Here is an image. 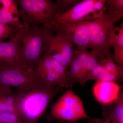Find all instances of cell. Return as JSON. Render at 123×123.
Returning a JSON list of instances; mask_svg holds the SVG:
<instances>
[{
    "label": "cell",
    "instance_id": "24",
    "mask_svg": "<svg viewBox=\"0 0 123 123\" xmlns=\"http://www.w3.org/2000/svg\"><path fill=\"white\" fill-rule=\"evenodd\" d=\"M103 64L101 62L98 64L91 72L87 74L85 80V83L89 80H96L97 78L105 71Z\"/></svg>",
    "mask_w": 123,
    "mask_h": 123
},
{
    "label": "cell",
    "instance_id": "26",
    "mask_svg": "<svg viewBox=\"0 0 123 123\" xmlns=\"http://www.w3.org/2000/svg\"><path fill=\"white\" fill-rule=\"evenodd\" d=\"M111 56L119 67L123 69V48L118 49L114 50Z\"/></svg>",
    "mask_w": 123,
    "mask_h": 123
},
{
    "label": "cell",
    "instance_id": "28",
    "mask_svg": "<svg viewBox=\"0 0 123 123\" xmlns=\"http://www.w3.org/2000/svg\"><path fill=\"white\" fill-rule=\"evenodd\" d=\"M111 121L109 119L105 118L95 119L91 118L87 123H110Z\"/></svg>",
    "mask_w": 123,
    "mask_h": 123
},
{
    "label": "cell",
    "instance_id": "29",
    "mask_svg": "<svg viewBox=\"0 0 123 123\" xmlns=\"http://www.w3.org/2000/svg\"><path fill=\"white\" fill-rule=\"evenodd\" d=\"M63 123H76V122H72V121H63Z\"/></svg>",
    "mask_w": 123,
    "mask_h": 123
},
{
    "label": "cell",
    "instance_id": "6",
    "mask_svg": "<svg viewBox=\"0 0 123 123\" xmlns=\"http://www.w3.org/2000/svg\"><path fill=\"white\" fill-rule=\"evenodd\" d=\"M106 0H84L64 13L57 15L53 24L91 21L103 15Z\"/></svg>",
    "mask_w": 123,
    "mask_h": 123
},
{
    "label": "cell",
    "instance_id": "25",
    "mask_svg": "<svg viewBox=\"0 0 123 123\" xmlns=\"http://www.w3.org/2000/svg\"><path fill=\"white\" fill-rule=\"evenodd\" d=\"M90 52L86 50H78L75 51V54L76 55L77 59L79 62L82 68H82L85 65L86 60L88 59L89 55Z\"/></svg>",
    "mask_w": 123,
    "mask_h": 123
},
{
    "label": "cell",
    "instance_id": "19",
    "mask_svg": "<svg viewBox=\"0 0 123 123\" xmlns=\"http://www.w3.org/2000/svg\"><path fill=\"white\" fill-rule=\"evenodd\" d=\"M104 12L110 14L123 13V0H106Z\"/></svg>",
    "mask_w": 123,
    "mask_h": 123
},
{
    "label": "cell",
    "instance_id": "9",
    "mask_svg": "<svg viewBox=\"0 0 123 123\" xmlns=\"http://www.w3.org/2000/svg\"><path fill=\"white\" fill-rule=\"evenodd\" d=\"M48 52L51 57L63 66L66 72L70 66L75 51L73 44L61 37L55 35L53 31L49 35L43 52Z\"/></svg>",
    "mask_w": 123,
    "mask_h": 123
},
{
    "label": "cell",
    "instance_id": "31",
    "mask_svg": "<svg viewBox=\"0 0 123 123\" xmlns=\"http://www.w3.org/2000/svg\"><path fill=\"white\" fill-rule=\"evenodd\" d=\"M60 123H63V121H61Z\"/></svg>",
    "mask_w": 123,
    "mask_h": 123
},
{
    "label": "cell",
    "instance_id": "14",
    "mask_svg": "<svg viewBox=\"0 0 123 123\" xmlns=\"http://www.w3.org/2000/svg\"><path fill=\"white\" fill-rule=\"evenodd\" d=\"M69 69L66 72L70 88H72L74 84L79 83L82 74V68L77 59L74 52L72 60L69 66Z\"/></svg>",
    "mask_w": 123,
    "mask_h": 123
},
{
    "label": "cell",
    "instance_id": "2",
    "mask_svg": "<svg viewBox=\"0 0 123 123\" xmlns=\"http://www.w3.org/2000/svg\"><path fill=\"white\" fill-rule=\"evenodd\" d=\"M53 27L42 25L23 26L15 35L21 58L27 68L36 70L43 52L45 42Z\"/></svg>",
    "mask_w": 123,
    "mask_h": 123
},
{
    "label": "cell",
    "instance_id": "3",
    "mask_svg": "<svg viewBox=\"0 0 123 123\" xmlns=\"http://www.w3.org/2000/svg\"><path fill=\"white\" fill-rule=\"evenodd\" d=\"M19 14L24 26H46L53 27L57 15L62 14L56 1L51 0H17Z\"/></svg>",
    "mask_w": 123,
    "mask_h": 123
},
{
    "label": "cell",
    "instance_id": "11",
    "mask_svg": "<svg viewBox=\"0 0 123 123\" xmlns=\"http://www.w3.org/2000/svg\"><path fill=\"white\" fill-rule=\"evenodd\" d=\"M1 65L28 68L22 61L20 47L14 37L8 42L0 41V65Z\"/></svg>",
    "mask_w": 123,
    "mask_h": 123
},
{
    "label": "cell",
    "instance_id": "15",
    "mask_svg": "<svg viewBox=\"0 0 123 123\" xmlns=\"http://www.w3.org/2000/svg\"><path fill=\"white\" fill-rule=\"evenodd\" d=\"M0 111L12 112L19 115L15 104V95L13 92H11L0 95Z\"/></svg>",
    "mask_w": 123,
    "mask_h": 123
},
{
    "label": "cell",
    "instance_id": "10",
    "mask_svg": "<svg viewBox=\"0 0 123 123\" xmlns=\"http://www.w3.org/2000/svg\"><path fill=\"white\" fill-rule=\"evenodd\" d=\"M36 71L44 81L56 85L60 88H69L68 80L62 77L51 60L49 53L44 52Z\"/></svg>",
    "mask_w": 123,
    "mask_h": 123
},
{
    "label": "cell",
    "instance_id": "8",
    "mask_svg": "<svg viewBox=\"0 0 123 123\" xmlns=\"http://www.w3.org/2000/svg\"><path fill=\"white\" fill-rule=\"evenodd\" d=\"M43 81L36 70L7 65H0V86L20 88Z\"/></svg>",
    "mask_w": 123,
    "mask_h": 123
},
{
    "label": "cell",
    "instance_id": "32",
    "mask_svg": "<svg viewBox=\"0 0 123 123\" xmlns=\"http://www.w3.org/2000/svg\"></svg>",
    "mask_w": 123,
    "mask_h": 123
},
{
    "label": "cell",
    "instance_id": "18",
    "mask_svg": "<svg viewBox=\"0 0 123 123\" xmlns=\"http://www.w3.org/2000/svg\"><path fill=\"white\" fill-rule=\"evenodd\" d=\"M109 43L114 50L123 48V21L118 26L115 27L110 36Z\"/></svg>",
    "mask_w": 123,
    "mask_h": 123
},
{
    "label": "cell",
    "instance_id": "30",
    "mask_svg": "<svg viewBox=\"0 0 123 123\" xmlns=\"http://www.w3.org/2000/svg\"><path fill=\"white\" fill-rule=\"evenodd\" d=\"M110 123H117L116 121H115V120H112L111 121Z\"/></svg>",
    "mask_w": 123,
    "mask_h": 123
},
{
    "label": "cell",
    "instance_id": "21",
    "mask_svg": "<svg viewBox=\"0 0 123 123\" xmlns=\"http://www.w3.org/2000/svg\"><path fill=\"white\" fill-rule=\"evenodd\" d=\"M123 74L116 73L105 70L99 75L95 81H119L123 79Z\"/></svg>",
    "mask_w": 123,
    "mask_h": 123
},
{
    "label": "cell",
    "instance_id": "12",
    "mask_svg": "<svg viewBox=\"0 0 123 123\" xmlns=\"http://www.w3.org/2000/svg\"><path fill=\"white\" fill-rule=\"evenodd\" d=\"M93 90L97 100L105 106L113 103L120 93L119 86L116 82L112 81H97Z\"/></svg>",
    "mask_w": 123,
    "mask_h": 123
},
{
    "label": "cell",
    "instance_id": "4",
    "mask_svg": "<svg viewBox=\"0 0 123 123\" xmlns=\"http://www.w3.org/2000/svg\"><path fill=\"white\" fill-rule=\"evenodd\" d=\"M123 17V13H104L100 17L89 21L90 48L101 60L111 56L110 36L115 24Z\"/></svg>",
    "mask_w": 123,
    "mask_h": 123
},
{
    "label": "cell",
    "instance_id": "7",
    "mask_svg": "<svg viewBox=\"0 0 123 123\" xmlns=\"http://www.w3.org/2000/svg\"><path fill=\"white\" fill-rule=\"evenodd\" d=\"M89 21L53 24V31L56 35L76 44L78 50H86L90 47Z\"/></svg>",
    "mask_w": 123,
    "mask_h": 123
},
{
    "label": "cell",
    "instance_id": "5",
    "mask_svg": "<svg viewBox=\"0 0 123 123\" xmlns=\"http://www.w3.org/2000/svg\"><path fill=\"white\" fill-rule=\"evenodd\" d=\"M50 116L62 121L76 122L83 119H90L83 103L72 89L68 90L51 106Z\"/></svg>",
    "mask_w": 123,
    "mask_h": 123
},
{
    "label": "cell",
    "instance_id": "22",
    "mask_svg": "<svg viewBox=\"0 0 123 123\" xmlns=\"http://www.w3.org/2000/svg\"><path fill=\"white\" fill-rule=\"evenodd\" d=\"M0 123H23L18 115L0 111Z\"/></svg>",
    "mask_w": 123,
    "mask_h": 123
},
{
    "label": "cell",
    "instance_id": "23",
    "mask_svg": "<svg viewBox=\"0 0 123 123\" xmlns=\"http://www.w3.org/2000/svg\"><path fill=\"white\" fill-rule=\"evenodd\" d=\"M106 71L123 74V69L115 64L111 56H108L101 60Z\"/></svg>",
    "mask_w": 123,
    "mask_h": 123
},
{
    "label": "cell",
    "instance_id": "20",
    "mask_svg": "<svg viewBox=\"0 0 123 123\" xmlns=\"http://www.w3.org/2000/svg\"><path fill=\"white\" fill-rule=\"evenodd\" d=\"M19 31L15 27L0 22V41L2 40L13 38Z\"/></svg>",
    "mask_w": 123,
    "mask_h": 123
},
{
    "label": "cell",
    "instance_id": "13",
    "mask_svg": "<svg viewBox=\"0 0 123 123\" xmlns=\"http://www.w3.org/2000/svg\"><path fill=\"white\" fill-rule=\"evenodd\" d=\"M111 107L104 110V118L111 121L115 120L117 123H123V92H121L115 101L111 104Z\"/></svg>",
    "mask_w": 123,
    "mask_h": 123
},
{
    "label": "cell",
    "instance_id": "27",
    "mask_svg": "<svg viewBox=\"0 0 123 123\" xmlns=\"http://www.w3.org/2000/svg\"><path fill=\"white\" fill-rule=\"evenodd\" d=\"M59 1L64 13L80 2L81 0H59Z\"/></svg>",
    "mask_w": 123,
    "mask_h": 123
},
{
    "label": "cell",
    "instance_id": "17",
    "mask_svg": "<svg viewBox=\"0 0 123 123\" xmlns=\"http://www.w3.org/2000/svg\"><path fill=\"white\" fill-rule=\"evenodd\" d=\"M101 60L96 54L91 51L90 52L89 55L82 71V74L79 83L82 86L85 85V80L87 74L91 72Z\"/></svg>",
    "mask_w": 123,
    "mask_h": 123
},
{
    "label": "cell",
    "instance_id": "1",
    "mask_svg": "<svg viewBox=\"0 0 123 123\" xmlns=\"http://www.w3.org/2000/svg\"><path fill=\"white\" fill-rule=\"evenodd\" d=\"M64 88L44 81L16 88L15 104L23 123H36L54 97Z\"/></svg>",
    "mask_w": 123,
    "mask_h": 123
},
{
    "label": "cell",
    "instance_id": "16",
    "mask_svg": "<svg viewBox=\"0 0 123 123\" xmlns=\"http://www.w3.org/2000/svg\"><path fill=\"white\" fill-rule=\"evenodd\" d=\"M0 22L15 27L19 31L23 26L21 19L16 18L8 10L0 5Z\"/></svg>",
    "mask_w": 123,
    "mask_h": 123
}]
</instances>
